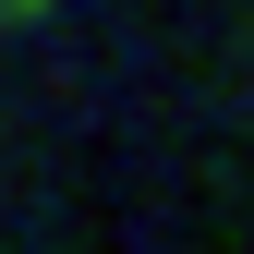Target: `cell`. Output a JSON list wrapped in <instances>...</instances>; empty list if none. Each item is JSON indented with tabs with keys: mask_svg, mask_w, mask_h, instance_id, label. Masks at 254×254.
Wrapping results in <instances>:
<instances>
[{
	"mask_svg": "<svg viewBox=\"0 0 254 254\" xmlns=\"http://www.w3.org/2000/svg\"><path fill=\"white\" fill-rule=\"evenodd\" d=\"M0 12H12V24H37V12H49V0H0Z\"/></svg>",
	"mask_w": 254,
	"mask_h": 254,
	"instance_id": "obj_1",
	"label": "cell"
}]
</instances>
